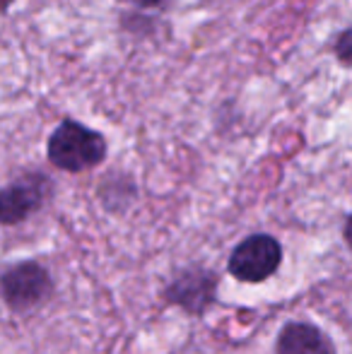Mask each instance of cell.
<instances>
[{"mask_svg":"<svg viewBox=\"0 0 352 354\" xmlns=\"http://www.w3.org/2000/svg\"><path fill=\"white\" fill-rule=\"evenodd\" d=\"M104 157V138L75 121H63L48 140V159L63 171H85L97 167Z\"/></svg>","mask_w":352,"mask_h":354,"instance_id":"6da1fadb","label":"cell"},{"mask_svg":"<svg viewBox=\"0 0 352 354\" xmlns=\"http://www.w3.org/2000/svg\"><path fill=\"white\" fill-rule=\"evenodd\" d=\"M282 248L268 234H254L244 239L230 256V272L239 282H263L277 270Z\"/></svg>","mask_w":352,"mask_h":354,"instance_id":"7a4b0ae2","label":"cell"},{"mask_svg":"<svg viewBox=\"0 0 352 354\" xmlns=\"http://www.w3.org/2000/svg\"><path fill=\"white\" fill-rule=\"evenodd\" d=\"M51 275L39 263H19L0 277V294L15 311H27L44 304L51 294Z\"/></svg>","mask_w":352,"mask_h":354,"instance_id":"3957f363","label":"cell"},{"mask_svg":"<svg viewBox=\"0 0 352 354\" xmlns=\"http://www.w3.org/2000/svg\"><path fill=\"white\" fill-rule=\"evenodd\" d=\"M46 186L48 183L44 176H27L3 188L0 191V224L24 222L29 214L37 212L46 198Z\"/></svg>","mask_w":352,"mask_h":354,"instance_id":"277c9868","label":"cell"},{"mask_svg":"<svg viewBox=\"0 0 352 354\" xmlns=\"http://www.w3.org/2000/svg\"><path fill=\"white\" fill-rule=\"evenodd\" d=\"M277 354H335L331 340L309 323H287L277 335Z\"/></svg>","mask_w":352,"mask_h":354,"instance_id":"5b68a950","label":"cell"},{"mask_svg":"<svg viewBox=\"0 0 352 354\" xmlns=\"http://www.w3.org/2000/svg\"><path fill=\"white\" fill-rule=\"evenodd\" d=\"M212 289H215V277L212 275L188 272L183 280H176L174 287H169V299H174V304H181L188 311L198 313L212 299Z\"/></svg>","mask_w":352,"mask_h":354,"instance_id":"8992f818","label":"cell"},{"mask_svg":"<svg viewBox=\"0 0 352 354\" xmlns=\"http://www.w3.org/2000/svg\"><path fill=\"white\" fill-rule=\"evenodd\" d=\"M335 51H338L340 61L343 63H352V29L350 32H345L343 37L338 39V46H335Z\"/></svg>","mask_w":352,"mask_h":354,"instance_id":"52a82bcc","label":"cell"},{"mask_svg":"<svg viewBox=\"0 0 352 354\" xmlns=\"http://www.w3.org/2000/svg\"><path fill=\"white\" fill-rule=\"evenodd\" d=\"M345 239H348V243L352 246V217L348 219V224H345Z\"/></svg>","mask_w":352,"mask_h":354,"instance_id":"ba28073f","label":"cell"},{"mask_svg":"<svg viewBox=\"0 0 352 354\" xmlns=\"http://www.w3.org/2000/svg\"><path fill=\"white\" fill-rule=\"evenodd\" d=\"M133 3L142 5V8H152V5H157V3H160V0H133Z\"/></svg>","mask_w":352,"mask_h":354,"instance_id":"9c48e42d","label":"cell"},{"mask_svg":"<svg viewBox=\"0 0 352 354\" xmlns=\"http://www.w3.org/2000/svg\"><path fill=\"white\" fill-rule=\"evenodd\" d=\"M10 5H12V0H0V12H3V10H8Z\"/></svg>","mask_w":352,"mask_h":354,"instance_id":"30bf717a","label":"cell"}]
</instances>
